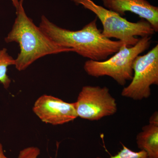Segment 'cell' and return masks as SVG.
I'll return each instance as SVG.
<instances>
[{
    "label": "cell",
    "instance_id": "cell-1",
    "mask_svg": "<svg viewBox=\"0 0 158 158\" xmlns=\"http://www.w3.org/2000/svg\"><path fill=\"white\" fill-rule=\"evenodd\" d=\"M95 18L81 30L70 31L51 22L44 15L41 17L39 28L51 40L64 47L72 49L89 60L104 61L117 52L124 43L104 37L98 27Z\"/></svg>",
    "mask_w": 158,
    "mask_h": 158
},
{
    "label": "cell",
    "instance_id": "cell-3",
    "mask_svg": "<svg viewBox=\"0 0 158 158\" xmlns=\"http://www.w3.org/2000/svg\"><path fill=\"white\" fill-rule=\"evenodd\" d=\"M77 5L92 11L100 20L103 27L102 34L109 39L115 38L128 47L135 45L141 37H151L155 31L148 22L141 19L131 22L114 11L96 4L92 0H71Z\"/></svg>",
    "mask_w": 158,
    "mask_h": 158
},
{
    "label": "cell",
    "instance_id": "cell-11",
    "mask_svg": "<svg viewBox=\"0 0 158 158\" xmlns=\"http://www.w3.org/2000/svg\"><path fill=\"white\" fill-rule=\"evenodd\" d=\"M96 158H102L97 157ZM110 158H149L147 153L144 150L135 152L131 150L123 144V148L116 155L112 156Z\"/></svg>",
    "mask_w": 158,
    "mask_h": 158
},
{
    "label": "cell",
    "instance_id": "cell-13",
    "mask_svg": "<svg viewBox=\"0 0 158 158\" xmlns=\"http://www.w3.org/2000/svg\"><path fill=\"white\" fill-rule=\"evenodd\" d=\"M149 123L158 124V113L155 112L149 118Z\"/></svg>",
    "mask_w": 158,
    "mask_h": 158
},
{
    "label": "cell",
    "instance_id": "cell-12",
    "mask_svg": "<svg viewBox=\"0 0 158 158\" xmlns=\"http://www.w3.org/2000/svg\"><path fill=\"white\" fill-rule=\"evenodd\" d=\"M40 154V150L36 147H29L20 151L18 158H37Z\"/></svg>",
    "mask_w": 158,
    "mask_h": 158
},
{
    "label": "cell",
    "instance_id": "cell-4",
    "mask_svg": "<svg viewBox=\"0 0 158 158\" xmlns=\"http://www.w3.org/2000/svg\"><path fill=\"white\" fill-rule=\"evenodd\" d=\"M151 37H141L135 45H123L114 55L104 61L88 60L84 65L88 75L94 77L108 76L121 86L131 81L134 75L133 65L136 57L149 48Z\"/></svg>",
    "mask_w": 158,
    "mask_h": 158
},
{
    "label": "cell",
    "instance_id": "cell-5",
    "mask_svg": "<svg viewBox=\"0 0 158 158\" xmlns=\"http://www.w3.org/2000/svg\"><path fill=\"white\" fill-rule=\"evenodd\" d=\"M133 68V78L123 89L122 96L134 100L148 98L151 86L158 85V44L146 54L136 57Z\"/></svg>",
    "mask_w": 158,
    "mask_h": 158
},
{
    "label": "cell",
    "instance_id": "cell-10",
    "mask_svg": "<svg viewBox=\"0 0 158 158\" xmlns=\"http://www.w3.org/2000/svg\"><path fill=\"white\" fill-rule=\"evenodd\" d=\"M15 64V59L7 52L6 48L0 50V83L4 88L8 89L11 83V79L7 75L8 67Z\"/></svg>",
    "mask_w": 158,
    "mask_h": 158
},
{
    "label": "cell",
    "instance_id": "cell-9",
    "mask_svg": "<svg viewBox=\"0 0 158 158\" xmlns=\"http://www.w3.org/2000/svg\"><path fill=\"white\" fill-rule=\"evenodd\" d=\"M137 145L149 158H158V124L150 123L142 128L136 138Z\"/></svg>",
    "mask_w": 158,
    "mask_h": 158
},
{
    "label": "cell",
    "instance_id": "cell-14",
    "mask_svg": "<svg viewBox=\"0 0 158 158\" xmlns=\"http://www.w3.org/2000/svg\"><path fill=\"white\" fill-rule=\"evenodd\" d=\"M0 158H9L5 155L3 150L2 145L1 143H0Z\"/></svg>",
    "mask_w": 158,
    "mask_h": 158
},
{
    "label": "cell",
    "instance_id": "cell-7",
    "mask_svg": "<svg viewBox=\"0 0 158 158\" xmlns=\"http://www.w3.org/2000/svg\"><path fill=\"white\" fill-rule=\"evenodd\" d=\"M33 111L43 122L52 125L65 124L78 117L75 102H67L46 94L37 99Z\"/></svg>",
    "mask_w": 158,
    "mask_h": 158
},
{
    "label": "cell",
    "instance_id": "cell-8",
    "mask_svg": "<svg viewBox=\"0 0 158 158\" xmlns=\"http://www.w3.org/2000/svg\"><path fill=\"white\" fill-rule=\"evenodd\" d=\"M105 8L121 16L127 11L138 15L150 24L155 32L158 31V7L146 0H102Z\"/></svg>",
    "mask_w": 158,
    "mask_h": 158
},
{
    "label": "cell",
    "instance_id": "cell-15",
    "mask_svg": "<svg viewBox=\"0 0 158 158\" xmlns=\"http://www.w3.org/2000/svg\"><path fill=\"white\" fill-rule=\"evenodd\" d=\"M11 1H12L13 5H14L15 8H16V7L18 5L19 3V0H11Z\"/></svg>",
    "mask_w": 158,
    "mask_h": 158
},
{
    "label": "cell",
    "instance_id": "cell-6",
    "mask_svg": "<svg viewBox=\"0 0 158 158\" xmlns=\"http://www.w3.org/2000/svg\"><path fill=\"white\" fill-rule=\"evenodd\" d=\"M75 102L78 117L90 121L112 116L117 111L116 99L106 87L84 86Z\"/></svg>",
    "mask_w": 158,
    "mask_h": 158
},
{
    "label": "cell",
    "instance_id": "cell-2",
    "mask_svg": "<svg viewBox=\"0 0 158 158\" xmlns=\"http://www.w3.org/2000/svg\"><path fill=\"white\" fill-rule=\"evenodd\" d=\"M23 1H19L16 8L17 17L5 39L6 43L15 42L19 44L20 52L14 64L18 70H25L37 59L47 55L74 52L72 49L57 44L35 25L26 14Z\"/></svg>",
    "mask_w": 158,
    "mask_h": 158
}]
</instances>
